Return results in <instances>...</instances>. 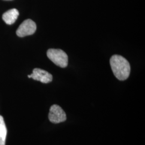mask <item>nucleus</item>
<instances>
[{
  "instance_id": "5",
  "label": "nucleus",
  "mask_w": 145,
  "mask_h": 145,
  "mask_svg": "<svg viewBox=\"0 0 145 145\" xmlns=\"http://www.w3.org/2000/svg\"><path fill=\"white\" fill-rule=\"evenodd\" d=\"M29 78H32L35 80L38 81L43 83H48L52 82V74L40 68H35L31 75H27Z\"/></svg>"
},
{
  "instance_id": "3",
  "label": "nucleus",
  "mask_w": 145,
  "mask_h": 145,
  "mask_svg": "<svg viewBox=\"0 0 145 145\" xmlns=\"http://www.w3.org/2000/svg\"><path fill=\"white\" fill-rule=\"evenodd\" d=\"M48 117L49 120L54 124L64 122L67 119L65 112L59 105L57 104H54L51 106Z\"/></svg>"
},
{
  "instance_id": "8",
  "label": "nucleus",
  "mask_w": 145,
  "mask_h": 145,
  "mask_svg": "<svg viewBox=\"0 0 145 145\" xmlns=\"http://www.w3.org/2000/svg\"><path fill=\"white\" fill-rule=\"evenodd\" d=\"M7 1H11V0H7Z\"/></svg>"
},
{
  "instance_id": "6",
  "label": "nucleus",
  "mask_w": 145,
  "mask_h": 145,
  "mask_svg": "<svg viewBox=\"0 0 145 145\" xmlns=\"http://www.w3.org/2000/svg\"><path fill=\"white\" fill-rule=\"evenodd\" d=\"M19 16V12L16 9H12L6 11L2 16V19L8 25L14 24Z\"/></svg>"
},
{
  "instance_id": "1",
  "label": "nucleus",
  "mask_w": 145,
  "mask_h": 145,
  "mask_svg": "<svg viewBox=\"0 0 145 145\" xmlns=\"http://www.w3.org/2000/svg\"><path fill=\"white\" fill-rule=\"evenodd\" d=\"M110 66L114 76L120 81H124L130 76L131 67L129 61L119 55H114L110 60Z\"/></svg>"
},
{
  "instance_id": "4",
  "label": "nucleus",
  "mask_w": 145,
  "mask_h": 145,
  "mask_svg": "<svg viewBox=\"0 0 145 145\" xmlns=\"http://www.w3.org/2000/svg\"><path fill=\"white\" fill-rule=\"evenodd\" d=\"M36 24L34 21L27 19L24 21L16 31V35L20 37L30 36L36 31Z\"/></svg>"
},
{
  "instance_id": "7",
  "label": "nucleus",
  "mask_w": 145,
  "mask_h": 145,
  "mask_svg": "<svg viewBox=\"0 0 145 145\" xmlns=\"http://www.w3.org/2000/svg\"><path fill=\"white\" fill-rule=\"evenodd\" d=\"M7 135V129L4 119L0 115V145H5V140Z\"/></svg>"
},
{
  "instance_id": "2",
  "label": "nucleus",
  "mask_w": 145,
  "mask_h": 145,
  "mask_svg": "<svg viewBox=\"0 0 145 145\" xmlns=\"http://www.w3.org/2000/svg\"><path fill=\"white\" fill-rule=\"evenodd\" d=\"M47 56L50 60L60 67L65 68L67 66V54L62 50L50 48L47 52Z\"/></svg>"
}]
</instances>
